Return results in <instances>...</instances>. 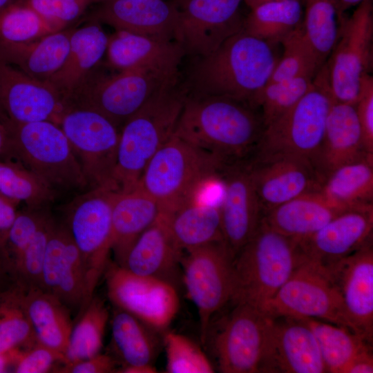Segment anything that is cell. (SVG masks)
<instances>
[{"instance_id":"54","label":"cell","mask_w":373,"mask_h":373,"mask_svg":"<svg viewBox=\"0 0 373 373\" xmlns=\"http://www.w3.org/2000/svg\"><path fill=\"white\" fill-rule=\"evenodd\" d=\"M14 284H16V283L14 281L0 259V292Z\"/></svg>"},{"instance_id":"37","label":"cell","mask_w":373,"mask_h":373,"mask_svg":"<svg viewBox=\"0 0 373 373\" xmlns=\"http://www.w3.org/2000/svg\"><path fill=\"white\" fill-rule=\"evenodd\" d=\"M298 318L313 332L327 372L343 373L356 356L372 349L371 343L345 327L311 318Z\"/></svg>"},{"instance_id":"41","label":"cell","mask_w":373,"mask_h":373,"mask_svg":"<svg viewBox=\"0 0 373 373\" xmlns=\"http://www.w3.org/2000/svg\"><path fill=\"white\" fill-rule=\"evenodd\" d=\"M302 27L307 42L321 67L326 62L338 36L340 23L332 0H302Z\"/></svg>"},{"instance_id":"19","label":"cell","mask_w":373,"mask_h":373,"mask_svg":"<svg viewBox=\"0 0 373 373\" xmlns=\"http://www.w3.org/2000/svg\"><path fill=\"white\" fill-rule=\"evenodd\" d=\"M337 287L353 332L370 343L373 338V247L359 249L324 267Z\"/></svg>"},{"instance_id":"58","label":"cell","mask_w":373,"mask_h":373,"mask_svg":"<svg viewBox=\"0 0 373 373\" xmlns=\"http://www.w3.org/2000/svg\"><path fill=\"white\" fill-rule=\"evenodd\" d=\"M8 117L5 114L3 110L2 109V107L0 104V122H6L8 120Z\"/></svg>"},{"instance_id":"8","label":"cell","mask_w":373,"mask_h":373,"mask_svg":"<svg viewBox=\"0 0 373 373\" xmlns=\"http://www.w3.org/2000/svg\"><path fill=\"white\" fill-rule=\"evenodd\" d=\"M178 76L142 68L107 75L95 67L68 97L67 105L96 111L121 129L158 88Z\"/></svg>"},{"instance_id":"57","label":"cell","mask_w":373,"mask_h":373,"mask_svg":"<svg viewBox=\"0 0 373 373\" xmlns=\"http://www.w3.org/2000/svg\"><path fill=\"white\" fill-rule=\"evenodd\" d=\"M277 1H282V0H243V1L246 3V5L250 9L264 3Z\"/></svg>"},{"instance_id":"33","label":"cell","mask_w":373,"mask_h":373,"mask_svg":"<svg viewBox=\"0 0 373 373\" xmlns=\"http://www.w3.org/2000/svg\"><path fill=\"white\" fill-rule=\"evenodd\" d=\"M25 304L37 342L64 356L73 327L70 309L38 288L26 291Z\"/></svg>"},{"instance_id":"2","label":"cell","mask_w":373,"mask_h":373,"mask_svg":"<svg viewBox=\"0 0 373 373\" xmlns=\"http://www.w3.org/2000/svg\"><path fill=\"white\" fill-rule=\"evenodd\" d=\"M273 46L243 30L232 35L194 63L189 77L193 95L227 97L257 108L279 59Z\"/></svg>"},{"instance_id":"28","label":"cell","mask_w":373,"mask_h":373,"mask_svg":"<svg viewBox=\"0 0 373 373\" xmlns=\"http://www.w3.org/2000/svg\"><path fill=\"white\" fill-rule=\"evenodd\" d=\"M182 253L172 238L165 215L161 213L135 240L122 267L135 274L171 283L170 278L180 263Z\"/></svg>"},{"instance_id":"24","label":"cell","mask_w":373,"mask_h":373,"mask_svg":"<svg viewBox=\"0 0 373 373\" xmlns=\"http://www.w3.org/2000/svg\"><path fill=\"white\" fill-rule=\"evenodd\" d=\"M92 19L116 31L172 40L177 23V10L166 0H102Z\"/></svg>"},{"instance_id":"42","label":"cell","mask_w":373,"mask_h":373,"mask_svg":"<svg viewBox=\"0 0 373 373\" xmlns=\"http://www.w3.org/2000/svg\"><path fill=\"white\" fill-rule=\"evenodd\" d=\"M57 30L20 0L0 9V43L19 44Z\"/></svg>"},{"instance_id":"17","label":"cell","mask_w":373,"mask_h":373,"mask_svg":"<svg viewBox=\"0 0 373 373\" xmlns=\"http://www.w3.org/2000/svg\"><path fill=\"white\" fill-rule=\"evenodd\" d=\"M218 176L222 184L220 210L223 238L234 258L256 232L263 212L249 161L223 163Z\"/></svg>"},{"instance_id":"36","label":"cell","mask_w":373,"mask_h":373,"mask_svg":"<svg viewBox=\"0 0 373 373\" xmlns=\"http://www.w3.org/2000/svg\"><path fill=\"white\" fill-rule=\"evenodd\" d=\"M302 0H282L260 4L245 17L243 30L275 45L302 24Z\"/></svg>"},{"instance_id":"59","label":"cell","mask_w":373,"mask_h":373,"mask_svg":"<svg viewBox=\"0 0 373 373\" xmlns=\"http://www.w3.org/2000/svg\"><path fill=\"white\" fill-rule=\"evenodd\" d=\"M14 0H0V9L11 3Z\"/></svg>"},{"instance_id":"55","label":"cell","mask_w":373,"mask_h":373,"mask_svg":"<svg viewBox=\"0 0 373 373\" xmlns=\"http://www.w3.org/2000/svg\"><path fill=\"white\" fill-rule=\"evenodd\" d=\"M115 372L121 373H155L156 368L153 365H142L137 367H124L117 369Z\"/></svg>"},{"instance_id":"1","label":"cell","mask_w":373,"mask_h":373,"mask_svg":"<svg viewBox=\"0 0 373 373\" xmlns=\"http://www.w3.org/2000/svg\"><path fill=\"white\" fill-rule=\"evenodd\" d=\"M265 126L260 110L235 99L186 95L174 134L221 163L249 161Z\"/></svg>"},{"instance_id":"56","label":"cell","mask_w":373,"mask_h":373,"mask_svg":"<svg viewBox=\"0 0 373 373\" xmlns=\"http://www.w3.org/2000/svg\"><path fill=\"white\" fill-rule=\"evenodd\" d=\"M6 140V127L5 123L0 122V157Z\"/></svg>"},{"instance_id":"48","label":"cell","mask_w":373,"mask_h":373,"mask_svg":"<svg viewBox=\"0 0 373 373\" xmlns=\"http://www.w3.org/2000/svg\"><path fill=\"white\" fill-rule=\"evenodd\" d=\"M355 108L364 146L369 153L373 154V77L371 74L362 77Z\"/></svg>"},{"instance_id":"34","label":"cell","mask_w":373,"mask_h":373,"mask_svg":"<svg viewBox=\"0 0 373 373\" xmlns=\"http://www.w3.org/2000/svg\"><path fill=\"white\" fill-rule=\"evenodd\" d=\"M319 191L343 211L373 206V155L334 169Z\"/></svg>"},{"instance_id":"6","label":"cell","mask_w":373,"mask_h":373,"mask_svg":"<svg viewBox=\"0 0 373 373\" xmlns=\"http://www.w3.org/2000/svg\"><path fill=\"white\" fill-rule=\"evenodd\" d=\"M222 164L173 133L150 160L138 186L169 213L216 180Z\"/></svg>"},{"instance_id":"45","label":"cell","mask_w":373,"mask_h":373,"mask_svg":"<svg viewBox=\"0 0 373 373\" xmlns=\"http://www.w3.org/2000/svg\"><path fill=\"white\" fill-rule=\"evenodd\" d=\"M169 373H212V364L200 347L189 338L167 332L164 336Z\"/></svg>"},{"instance_id":"4","label":"cell","mask_w":373,"mask_h":373,"mask_svg":"<svg viewBox=\"0 0 373 373\" xmlns=\"http://www.w3.org/2000/svg\"><path fill=\"white\" fill-rule=\"evenodd\" d=\"M305 258L298 240L262 221L233 258L230 302L248 304L265 313L268 303Z\"/></svg>"},{"instance_id":"9","label":"cell","mask_w":373,"mask_h":373,"mask_svg":"<svg viewBox=\"0 0 373 373\" xmlns=\"http://www.w3.org/2000/svg\"><path fill=\"white\" fill-rule=\"evenodd\" d=\"M334 102L356 105L362 77L373 66V3L363 0L340 21L337 41L325 63Z\"/></svg>"},{"instance_id":"7","label":"cell","mask_w":373,"mask_h":373,"mask_svg":"<svg viewBox=\"0 0 373 373\" xmlns=\"http://www.w3.org/2000/svg\"><path fill=\"white\" fill-rule=\"evenodd\" d=\"M334 102L324 64L308 92L265 128L252 159L294 157L313 164L321 146L327 115Z\"/></svg>"},{"instance_id":"23","label":"cell","mask_w":373,"mask_h":373,"mask_svg":"<svg viewBox=\"0 0 373 373\" xmlns=\"http://www.w3.org/2000/svg\"><path fill=\"white\" fill-rule=\"evenodd\" d=\"M373 206L343 211L299 241L305 258L323 267L338 261L372 240Z\"/></svg>"},{"instance_id":"60","label":"cell","mask_w":373,"mask_h":373,"mask_svg":"<svg viewBox=\"0 0 373 373\" xmlns=\"http://www.w3.org/2000/svg\"><path fill=\"white\" fill-rule=\"evenodd\" d=\"M102 1V0H94V1H95V3H97V2H99V1Z\"/></svg>"},{"instance_id":"29","label":"cell","mask_w":373,"mask_h":373,"mask_svg":"<svg viewBox=\"0 0 373 373\" xmlns=\"http://www.w3.org/2000/svg\"><path fill=\"white\" fill-rule=\"evenodd\" d=\"M108 39L100 23L94 19L74 29L64 64L46 81L66 104L68 97L97 67L106 52Z\"/></svg>"},{"instance_id":"43","label":"cell","mask_w":373,"mask_h":373,"mask_svg":"<svg viewBox=\"0 0 373 373\" xmlns=\"http://www.w3.org/2000/svg\"><path fill=\"white\" fill-rule=\"evenodd\" d=\"M316 76V75H315ZM315 76L268 83L256 100L265 128L294 106L311 88Z\"/></svg>"},{"instance_id":"26","label":"cell","mask_w":373,"mask_h":373,"mask_svg":"<svg viewBox=\"0 0 373 373\" xmlns=\"http://www.w3.org/2000/svg\"><path fill=\"white\" fill-rule=\"evenodd\" d=\"M370 155L363 144L355 105L334 102L313 162L321 181L338 167Z\"/></svg>"},{"instance_id":"5","label":"cell","mask_w":373,"mask_h":373,"mask_svg":"<svg viewBox=\"0 0 373 373\" xmlns=\"http://www.w3.org/2000/svg\"><path fill=\"white\" fill-rule=\"evenodd\" d=\"M4 123L6 140L1 157L22 164L57 195L89 189L81 166L58 124L50 121L17 123L8 119Z\"/></svg>"},{"instance_id":"16","label":"cell","mask_w":373,"mask_h":373,"mask_svg":"<svg viewBox=\"0 0 373 373\" xmlns=\"http://www.w3.org/2000/svg\"><path fill=\"white\" fill-rule=\"evenodd\" d=\"M268 316L250 305L234 303L214 339L223 373L260 372Z\"/></svg>"},{"instance_id":"31","label":"cell","mask_w":373,"mask_h":373,"mask_svg":"<svg viewBox=\"0 0 373 373\" xmlns=\"http://www.w3.org/2000/svg\"><path fill=\"white\" fill-rule=\"evenodd\" d=\"M73 31L64 29L26 43H0V60L32 79L46 82L64 64Z\"/></svg>"},{"instance_id":"39","label":"cell","mask_w":373,"mask_h":373,"mask_svg":"<svg viewBox=\"0 0 373 373\" xmlns=\"http://www.w3.org/2000/svg\"><path fill=\"white\" fill-rule=\"evenodd\" d=\"M26 291L16 283L0 292V352L37 343L26 312Z\"/></svg>"},{"instance_id":"40","label":"cell","mask_w":373,"mask_h":373,"mask_svg":"<svg viewBox=\"0 0 373 373\" xmlns=\"http://www.w3.org/2000/svg\"><path fill=\"white\" fill-rule=\"evenodd\" d=\"M0 193L26 207H49L57 194L20 163L0 157Z\"/></svg>"},{"instance_id":"46","label":"cell","mask_w":373,"mask_h":373,"mask_svg":"<svg viewBox=\"0 0 373 373\" xmlns=\"http://www.w3.org/2000/svg\"><path fill=\"white\" fill-rule=\"evenodd\" d=\"M57 31L79 18L94 0H20Z\"/></svg>"},{"instance_id":"3","label":"cell","mask_w":373,"mask_h":373,"mask_svg":"<svg viewBox=\"0 0 373 373\" xmlns=\"http://www.w3.org/2000/svg\"><path fill=\"white\" fill-rule=\"evenodd\" d=\"M178 77L164 82L120 130L115 171L117 191L138 186L147 164L173 135L186 97Z\"/></svg>"},{"instance_id":"10","label":"cell","mask_w":373,"mask_h":373,"mask_svg":"<svg viewBox=\"0 0 373 373\" xmlns=\"http://www.w3.org/2000/svg\"><path fill=\"white\" fill-rule=\"evenodd\" d=\"M114 192L102 188L88 189L66 209L64 222L80 253L84 271L85 295L80 313L93 297L108 262Z\"/></svg>"},{"instance_id":"32","label":"cell","mask_w":373,"mask_h":373,"mask_svg":"<svg viewBox=\"0 0 373 373\" xmlns=\"http://www.w3.org/2000/svg\"><path fill=\"white\" fill-rule=\"evenodd\" d=\"M164 214L172 238L182 251L224 240L220 202L195 197Z\"/></svg>"},{"instance_id":"20","label":"cell","mask_w":373,"mask_h":373,"mask_svg":"<svg viewBox=\"0 0 373 373\" xmlns=\"http://www.w3.org/2000/svg\"><path fill=\"white\" fill-rule=\"evenodd\" d=\"M0 104L8 120L17 123L50 121L59 125L68 108L47 82L32 79L1 60Z\"/></svg>"},{"instance_id":"30","label":"cell","mask_w":373,"mask_h":373,"mask_svg":"<svg viewBox=\"0 0 373 373\" xmlns=\"http://www.w3.org/2000/svg\"><path fill=\"white\" fill-rule=\"evenodd\" d=\"M343 211L315 191L297 196L267 211L262 221L287 237L300 241L327 224Z\"/></svg>"},{"instance_id":"22","label":"cell","mask_w":373,"mask_h":373,"mask_svg":"<svg viewBox=\"0 0 373 373\" xmlns=\"http://www.w3.org/2000/svg\"><path fill=\"white\" fill-rule=\"evenodd\" d=\"M249 166L263 216L297 196L319 191L322 183L313 164L302 158L251 159Z\"/></svg>"},{"instance_id":"27","label":"cell","mask_w":373,"mask_h":373,"mask_svg":"<svg viewBox=\"0 0 373 373\" xmlns=\"http://www.w3.org/2000/svg\"><path fill=\"white\" fill-rule=\"evenodd\" d=\"M161 213L158 204L140 186L114 192L109 245L115 263L123 265L135 240Z\"/></svg>"},{"instance_id":"35","label":"cell","mask_w":373,"mask_h":373,"mask_svg":"<svg viewBox=\"0 0 373 373\" xmlns=\"http://www.w3.org/2000/svg\"><path fill=\"white\" fill-rule=\"evenodd\" d=\"M153 330L133 314L115 307L111 319L112 344L122 367L153 365L157 350Z\"/></svg>"},{"instance_id":"21","label":"cell","mask_w":373,"mask_h":373,"mask_svg":"<svg viewBox=\"0 0 373 373\" xmlns=\"http://www.w3.org/2000/svg\"><path fill=\"white\" fill-rule=\"evenodd\" d=\"M41 289L59 300L71 313H80L85 295L80 253L66 224L56 219L43 262Z\"/></svg>"},{"instance_id":"53","label":"cell","mask_w":373,"mask_h":373,"mask_svg":"<svg viewBox=\"0 0 373 373\" xmlns=\"http://www.w3.org/2000/svg\"><path fill=\"white\" fill-rule=\"evenodd\" d=\"M363 1V0H332L337 12L339 23L348 9L353 6H358Z\"/></svg>"},{"instance_id":"18","label":"cell","mask_w":373,"mask_h":373,"mask_svg":"<svg viewBox=\"0 0 373 373\" xmlns=\"http://www.w3.org/2000/svg\"><path fill=\"white\" fill-rule=\"evenodd\" d=\"M260 372H327L316 337L302 319L268 316Z\"/></svg>"},{"instance_id":"14","label":"cell","mask_w":373,"mask_h":373,"mask_svg":"<svg viewBox=\"0 0 373 373\" xmlns=\"http://www.w3.org/2000/svg\"><path fill=\"white\" fill-rule=\"evenodd\" d=\"M177 10L173 39L186 55L205 57L243 30V0H172Z\"/></svg>"},{"instance_id":"44","label":"cell","mask_w":373,"mask_h":373,"mask_svg":"<svg viewBox=\"0 0 373 373\" xmlns=\"http://www.w3.org/2000/svg\"><path fill=\"white\" fill-rule=\"evenodd\" d=\"M283 52L268 83L301 75L315 76L321 68L304 36L302 24L280 43Z\"/></svg>"},{"instance_id":"51","label":"cell","mask_w":373,"mask_h":373,"mask_svg":"<svg viewBox=\"0 0 373 373\" xmlns=\"http://www.w3.org/2000/svg\"><path fill=\"white\" fill-rule=\"evenodd\" d=\"M373 355L372 349L356 356L345 367L343 373H372Z\"/></svg>"},{"instance_id":"38","label":"cell","mask_w":373,"mask_h":373,"mask_svg":"<svg viewBox=\"0 0 373 373\" xmlns=\"http://www.w3.org/2000/svg\"><path fill=\"white\" fill-rule=\"evenodd\" d=\"M108 318V310L104 300L94 295L73 327L64 365L75 363L100 353Z\"/></svg>"},{"instance_id":"47","label":"cell","mask_w":373,"mask_h":373,"mask_svg":"<svg viewBox=\"0 0 373 373\" xmlns=\"http://www.w3.org/2000/svg\"><path fill=\"white\" fill-rule=\"evenodd\" d=\"M64 363V356L57 352L36 343L19 349L15 358L12 372L16 373L55 372Z\"/></svg>"},{"instance_id":"25","label":"cell","mask_w":373,"mask_h":373,"mask_svg":"<svg viewBox=\"0 0 373 373\" xmlns=\"http://www.w3.org/2000/svg\"><path fill=\"white\" fill-rule=\"evenodd\" d=\"M106 52L109 64L119 71L142 68L170 76L178 75L186 55L175 41L124 31L109 37Z\"/></svg>"},{"instance_id":"49","label":"cell","mask_w":373,"mask_h":373,"mask_svg":"<svg viewBox=\"0 0 373 373\" xmlns=\"http://www.w3.org/2000/svg\"><path fill=\"white\" fill-rule=\"evenodd\" d=\"M117 361L112 356L101 352L87 359L69 365H61L58 373H109L115 372Z\"/></svg>"},{"instance_id":"13","label":"cell","mask_w":373,"mask_h":373,"mask_svg":"<svg viewBox=\"0 0 373 373\" xmlns=\"http://www.w3.org/2000/svg\"><path fill=\"white\" fill-rule=\"evenodd\" d=\"M182 256L183 281L199 315L200 338L206 341L213 315L231 301L233 256L224 240L188 251Z\"/></svg>"},{"instance_id":"15","label":"cell","mask_w":373,"mask_h":373,"mask_svg":"<svg viewBox=\"0 0 373 373\" xmlns=\"http://www.w3.org/2000/svg\"><path fill=\"white\" fill-rule=\"evenodd\" d=\"M104 273L108 298L115 307L157 331L171 324L179 308L178 295L173 284L135 274L115 262H108Z\"/></svg>"},{"instance_id":"12","label":"cell","mask_w":373,"mask_h":373,"mask_svg":"<svg viewBox=\"0 0 373 373\" xmlns=\"http://www.w3.org/2000/svg\"><path fill=\"white\" fill-rule=\"evenodd\" d=\"M265 313L269 316L318 319L353 332L329 274L306 258L268 303Z\"/></svg>"},{"instance_id":"11","label":"cell","mask_w":373,"mask_h":373,"mask_svg":"<svg viewBox=\"0 0 373 373\" xmlns=\"http://www.w3.org/2000/svg\"><path fill=\"white\" fill-rule=\"evenodd\" d=\"M59 126L75 153L89 189L117 191L115 171L120 128L102 113L68 107Z\"/></svg>"},{"instance_id":"50","label":"cell","mask_w":373,"mask_h":373,"mask_svg":"<svg viewBox=\"0 0 373 373\" xmlns=\"http://www.w3.org/2000/svg\"><path fill=\"white\" fill-rule=\"evenodd\" d=\"M19 203L0 193V250L3 247L17 215Z\"/></svg>"},{"instance_id":"52","label":"cell","mask_w":373,"mask_h":373,"mask_svg":"<svg viewBox=\"0 0 373 373\" xmlns=\"http://www.w3.org/2000/svg\"><path fill=\"white\" fill-rule=\"evenodd\" d=\"M19 349L0 352V373L8 372L13 367L15 356Z\"/></svg>"}]
</instances>
